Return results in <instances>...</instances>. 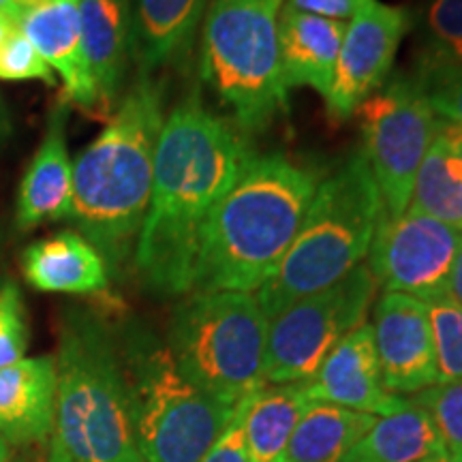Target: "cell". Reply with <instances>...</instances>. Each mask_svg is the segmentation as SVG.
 <instances>
[{
	"label": "cell",
	"mask_w": 462,
	"mask_h": 462,
	"mask_svg": "<svg viewBox=\"0 0 462 462\" xmlns=\"http://www.w3.org/2000/svg\"><path fill=\"white\" fill-rule=\"evenodd\" d=\"M255 150L227 118L190 92L161 129L148 215L133 262L137 276L159 298L195 289L201 236Z\"/></svg>",
	"instance_id": "6da1fadb"
},
{
	"label": "cell",
	"mask_w": 462,
	"mask_h": 462,
	"mask_svg": "<svg viewBox=\"0 0 462 462\" xmlns=\"http://www.w3.org/2000/svg\"><path fill=\"white\" fill-rule=\"evenodd\" d=\"M163 123V88L140 71L106 129L73 163L69 221L95 245L109 273H118L135 253Z\"/></svg>",
	"instance_id": "7a4b0ae2"
},
{
	"label": "cell",
	"mask_w": 462,
	"mask_h": 462,
	"mask_svg": "<svg viewBox=\"0 0 462 462\" xmlns=\"http://www.w3.org/2000/svg\"><path fill=\"white\" fill-rule=\"evenodd\" d=\"M317 184L285 154H253L206 225L193 291L255 293L291 246Z\"/></svg>",
	"instance_id": "3957f363"
},
{
	"label": "cell",
	"mask_w": 462,
	"mask_h": 462,
	"mask_svg": "<svg viewBox=\"0 0 462 462\" xmlns=\"http://www.w3.org/2000/svg\"><path fill=\"white\" fill-rule=\"evenodd\" d=\"M51 439L75 462H143L131 424L118 338L106 317L69 306L58 321Z\"/></svg>",
	"instance_id": "277c9868"
},
{
	"label": "cell",
	"mask_w": 462,
	"mask_h": 462,
	"mask_svg": "<svg viewBox=\"0 0 462 462\" xmlns=\"http://www.w3.org/2000/svg\"><path fill=\"white\" fill-rule=\"evenodd\" d=\"M383 215L371 167L362 152L351 154L317 184L291 246L274 274L255 291L268 321L362 265Z\"/></svg>",
	"instance_id": "5b68a950"
},
{
	"label": "cell",
	"mask_w": 462,
	"mask_h": 462,
	"mask_svg": "<svg viewBox=\"0 0 462 462\" xmlns=\"http://www.w3.org/2000/svg\"><path fill=\"white\" fill-rule=\"evenodd\" d=\"M143 462H201L236 407L184 377L165 338L135 317L114 326Z\"/></svg>",
	"instance_id": "8992f818"
},
{
	"label": "cell",
	"mask_w": 462,
	"mask_h": 462,
	"mask_svg": "<svg viewBox=\"0 0 462 462\" xmlns=\"http://www.w3.org/2000/svg\"><path fill=\"white\" fill-rule=\"evenodd\" d=\"M285 0H212L201 32L199 73L245 135L287 114L279 17Z\"/></svg>",
	"instance_id": "52a82bcc"
},
{
	"label": "cell",
	"mask_w": 462,
	"mask_h": 462,
	"mask_svg": "<svg viewBox=\"0 0 462 462\" xmlns=\"http://www.w3.org/2000/svg\"><path fill=\"white\" fill-rule=\"evenodd\" d=\"M268 328L255 293L190 291L173 306L165 343L184 377L236 407L265 385Z\"/></svg>",
	"instance_id": "ba28073f"
},
{
	"label": "cell",
	"mask_w": 462,
	"mask_h": 462,
	"mask_svg": "<svg viewBox=\"0 0 462 462\" xmlns=\"http://www.w3.org/2000/svg\"><path fill=\"white\" fill-rule=\"evenodd\" d=\"M377 289L368 265H357L332 287L298 300L276 315L268 328L265 383L313 379L334 346L366 321Z\"/></svg>",
	"instance_id": "9c48e42d"
},
{
	"label": "cell",
	"mask_w": 462,
	"mask_h": 462,
	"mask_svg": "<svg viewBox=\"0 0 462 462\" xmlns=\"http://www.w3.org/2000/svg\"><path fill=\"white\" fill-rule=\"evenodd\" d=\"M356 114L364 133L362 154L383 199V217L402 215L421 161L439 133L437 114L413 75L404 73L373 92Z\"/></svg>",
	"instance_id": "30bf717a"
},
{
	"label": "cell",
	"mask_w": 462,
	"mask_h": 462,
	"mask_svg": "<svg viewBox=\"0 0 462 462\" xmlns=\"http://www.w3.org/2000/svg\"><path fill=\"white\" fill-rule=\"evenodd\" d=\"M460 240L462 231L407 208L402 215L379 221L368 270L385 293L426 302L446 293Z\"/></svg>",
	"instance_id": "8fae6325"
},
{
	"label": "cell",
	"mask_w": 462,
	"mask_h": 462,
	"mask_svg": "<svg viewBox=\"0 0 462 462\" xmlns=\"http://www.w3.org/2000/svg\"><path fill=\"white\" fill-rule=\"evenodd\" d=\"M411 26L404 7L362 0L345 28L328 114L334 120L351 118L364 101L390 79L396 51Z\"/></svg>",
	"instance_id": "7c38bea8"
},
{
	"label": "cell",
	"mask_w": 462,
	"mask_h": 462,
	"mask_svg": "<svg viewBox=\"0 0 462 462\" xmlns=\"http://www.w3.org/2000/svg\"><path fill=\"white\" fill-rule=\"evenodd\" d=\"M371 326L381 381L390 394L413 396L439 383L429 310L421 300L383 293Z\"/></svg>",
	"instance_id": "4fadbf2b"
},
{
	"label": "cell",
	"mask_w": 462,
	"mask_h": 462,
	"mask_svg": "<svg viewBox=\"0 0 462 462\" xmlns=\"http://www.w3.org/2000/svg\"><path fill=\"white\" fill-rule=\"evenodd\" d=\"M306 390L315 402L337 404L374 418L401 411L407 404V398L390 394L381 381L373 326L368 321L334 346L313 379L306 381Z\"/></svg>",
	"instance_id": "5bb4252c"
},
{
	"label": "cell",
	"mask_w": 462,
	"mask_h": 462,
	"mask_svg": "<svg viewBox=\"0 0 462 462\" xmlns=\"http://www.w3.org/2000/svg\"><path fill=\"white\" fill-rule=\"evenodd\" d=\"M67 103L48 116L43 142L24 171L17 193L15 227L34 229L43 223L65 221L73 206V161L67 148Z\"/></svg>",
	"instance_id": "9a60e30c"
},
{
	"label": "cell",
	"mask_w": 462,
	"mask_h": 462,
	"mask_svg": "<svg viewBox=\"0 0 462 462\" xmlns=\"http://www.w3.org/2000/svg\"><path fill=\"white\" fill-rule=\"evenodd\" d=\"M20 28L54 75L62 79L67 101L84 109L99 106V92L84 54L78 0L42 5L22 17Z\"/></svg>",
	"instance_id": "2e32d148"
},
{
	"label": "cell",
	"mask_w": 462,
	"mask_h": 462,
	"mask_svg": "<svg viewBox=\"0 0 462 462\" xmlns=\"http://www.w3.org/2000/svg\"><path fill=\"white\" fill-rule=\"evenodd\" d=\"M54 357H24L0 368V437L9 446L50 441L54 435Z\"/></svg>",
	"instance_id": "e0dca14e"
},
{
	"label": "cell",
	"mask_w": 462,
	"mask_h": 462,
	"mask_svg": "<svg viewBox=\"0 0 462 462\" xmlns=\"http://www.w3.org/2000/svg\"><path fill=\"white\" fill-rule=\"evenodd\" d=\"M345 28V22L302 14L282 5L279 51L282 82L287 88H313L328 101Z\"/></svg>",
	"instance_id": "ac0fdd59"
},
{
	"label": "cell",
	"mask_w": 462,
	"mask_h": 462,
	"mask_svg": "<svg viewBox=\"0 0 462 462\" xmlns=\"http://www.w3.org/2000/svg\"><path fill=\"white\" fill-rule=\"evenodd\" d=\"M22 273L28 285L45 293L88 296L109 285V268L101 253L79 231L69 229L28 245Z\"/></svg>",
	"instance_id": "d6986e66"
},
{
	"label": "cell",
	"mask_w": 462,
	"mask_h": 462,
	"mask_svg": "<svg viewBox=\"0 0 462 462\" xmlns=\"http://www.w3.org/2000/svg\"><path fill=\"white\" fill-rule=\"evenodd\" d=\"M84 54L99 103L109 109L118 99L133 54L131 0H78Z\"/></svg>",
	"instance_id": "ffe728a7"
},
{
	"label": "cell",
	"mask_w": 462,
	"mask_h": 462,
	"mask_svg": "<svg viewBox=\"0 0 462 462\" xmlns=\"http://www.w3.org/2000/svg\"><path fill=\"white\" fill-rule=\"evenodd\" d=\"M208 0H137L133 11V56L152 73L189 48Z\"/></svg>",
	"instance_id": "44dd1931"
},
{
	"label": "cell",
	"mask_w": 462,
	"mask_h": 462,
	"mask_svg": "<svg viewBox=\"0 0 462 462\" xmlns=\"http://www.w3.org/2000/svg\"><path fill=\"white\" fill-rule=\"evenodd\" d=\"M315 401L300 383H265L246 398L245 432L253 462H281L293 430Z\"/></svg>",
	"instance_id": "7402d4cb"
},
{
	"label": "cell",
	"mask_w": 462,
	"mask_h": 462,
	"mask_svg": "<svg viewBox=\"0 0 462 462\" xmlns=\"http://www.w3.org/2000/svg\"><path fill=\"white\" fill-rule=\"evenodd\" d=\"M441 454L448 449L430 413L407 398L401 411L374 420L343 462H420Z\"/></svg>",
	"instance_id": "603a6c76"
},
{
	"label": "cell",
	"mask_w": 462,
	"mask_h": 462,
	"mask_svg": "<svg viewBox=\"0 0 462 462\" xmlns=\"http://www.w3.org/2000/svg\"><path fill=\"white\" fill-rule=\"evenodd\" d=\"M374 420V415L315 402L293 430L281 462H343Z\"/></svg>",
	"instance_id": "cb8c5ba5"
},
{
	"label": "cell",
	"mask_w": 462,
	"mask_h": 462,
	"mask_svg": "<svg viewBox=\"0 0 462 462\" xmlns=\"http://www.w3.org/2000/svg\"><path fill=\"white\" fill-rule=\"evenodd\" d=\"M407 208L462 231V161L439 133L421 161Z\"/></svg>",
	"instance_id": "d4e9b609"
},
{
	"label": "cell",
	"mask_w": 462,
	"mask_h": 462,
	"mask_svg": "<svg viewBox=\"0 0 462 462\" xmlns=\"http://www.w3.org/2000/svg\"><path fill=\"white\" fill-rule=\"evenodd\" d=\"M421 48V62H462V0H426Z\"/></svg>",
	"instance_id": "484cf974"
},
{
	"label": "cell",
	"mask_w": 462,
	"mask_h": 462,
	"mask_svg": "<svg viewBox=\"0 0 462 462\" xmlns=\"http://www.w3.org/2000/svg\"><path fill=\"white\" fill-rule=\"evenodd\" d=\"M439 383L462 381V309L448 293L426 300Z\"/></svg>",
	"instance_id": "4316f807"
},
{
	"label": "cell",
	"mask_w": 462,
	"mask_h": 462,
	"mask_svg": "<svg viewBox=\"0 0 462 462\" xmlns=\"http://www.w3.org/2000/svg\"><path fill=\"white\" fill-rule=\"evenodd\" d=\"M413 79L437 118L462 125V62H420Z\"/></svg>",
	"instance_id": "83f0119b"
},
{
	"label": "cell",
	"mask_w": 462,
	"mask_h": 462,
	"mask_svg": "<svg viewBox=\"0 0 462 462\" xmlns=\"http://www.w3.org/2000/svg\"><path fill=\"white\" fill-rule=\"evenodd\" d=\"M409 401L430 413L448 454L462 458V381L430 385Z\"/></svg>",
	"instance_id": "f1b7e54d"
},
{
	"label": "cell",
	"mask_w": 462,
	"mask_h": 462,
	"mask_svg": "<svg viewBox=\"0 0 462 462\" xmlns=\"http://www.w3.org/2000/svg\"><path fill=\"white\" fill-rule=\"evenodd\" d=\"M28 323L24 300L14 281H0V368L24 360Z\"/></svg>",
	"instance_id": "f546056e"
},
{
	"label": "cell",
	"mask_w": 462,
	"mask_h": 462,
	"mask_svg": "<svg viewBox=\"0 0 462 462\" xmlns=\"http://www.w3.org/2000/svg\"><path fill=\"white\" fill-rule=\"evenodd\" d=\"M0 79L5 82H28V79H39V82L56 86V75L48 67V62L39 56L32 48L28 37L15 26L9 32L7 42L0 48Z\"/></svg>",
	"instance_id": "4dcf8cb0"
},
{
	"label": "cell",
	"mask_w": 462,
	"mask_h": 462,
	"mask_svg": "<svg viewBox=\"0 0 462 462\" xmlns=\"http://www.w3.org/2000/svg\"><path fill=\"white\" fill-rule=\"evenodd\" d=\"M246 398L236 404V411L231 415L229 424L218 435L215 446L208 449V454L201 462H253L251 449H248L246 432H245V413H246Z\"/></svg>",
	"instance_id": "1f68e13d"
},
{
	"label": "cell",
	"mask_w": 462,
	"mask_h": 462,
	"mask_svg": "<svg viewBox=\"0 0 462 462\" xmlns=\"http://www.w3.org/2000/svg\"><path fill=\"white\" fill-rule=\"evenodd\" d=\"M360 3L362 0H285L287 7L337 22L351 20Z\"/></svg>",
	"instance_id": "d6a6232c"
},
{
	"label": "cell",
	"mask_w": 462,
	"mask_h": 462,
	"mask_svg": "<svg viewBox=\"0 0 462 462\" xmlns=\"http://www.w3.org/2000/svg\"><path fill=\"white\" fill-rule=\"evenodd\" d=\"M446 293L449 296V300H452V302H456L462 309V240H460L458 253H456L452 273H449Z\"/></svg>",
	"instance_id": "836d02e7"
},
{
	"label": "cell",
	"mask_w": 462,
	"mask_h": 462,
	"mask_svg": "<svg viewBox=\"0 0 462 462\" xmlns=\"http://www.w3.org/2000/svg\"><path fill=\"white\" fill-rule=\"evenodd\" d=\"M439 135L446 140L449 150L462 161V125L446 123V120L439 118Z\"/></svg>",
	"instance_id": "e575fe53"
},
{
	"label": "cell",
	"mask_w": 462,
	"mask_h": 462,
	"mask_svg": "<svg viewBox=\"0 0 462 462\" xmlns=\"http://www.w3.org/2000/svg\"><path fill=\"white\" fill-rule=\"evenodd\" d=\"M11 3H14V9H15V14H17V20L22 22V17H24L26 14H31L32 9L42 7V5L51 3V0H11Z\"/></svg>",
	"instance_id": "d590c367"
},
{
	"label": "cell",
	"mask_w": 462,
	"mask_h": 462,
	"mask_svg": "<svg viewBox=\"0 0 462 462\" xmlns=\"http://www.w3.org/2000/svg\"><path fill=\"white\" fill-rule=\"evenodd\" d=\"M43 462H75V460L65 452V449L58 446L54 439H51V441H50V449H48V456H45Z\"/></svg>",
	"instance_id": "8d00e7d4"
},
{
	"label": "cell",
	"mask_w": 462,
	"mask_h": 462,
	"mask_svg": "<svg viewBox=\"0 0 462 462\" xmlns=\"http://www.w3.org/2000/svg\"><path fill=\"white\" fill-rule=\"evenodd\" d=\"M17 24L14 20H11L9 15H5V14H0V48H3L5 45V42H7V37H9V32L14 31Z\"/></svg>",
	"instance_id": "74e56055"
},
{
	"label": "cell",
	"mask_w": 462,
	"mask_h": 462,
	"mask_svg": "<svg viewBox=\"0 0 462 462\" xmlns=\"http://www.w3.org/2000/svg\"><path fill=\"white\" fill-rule=\"evenodd\" d=\"M7 135H9V118H7V114H5L3 101H0V143H3V140Z\"/></svg>",
	"instance_id": "f35d334b"
},
{
	"label": "cell",
	"mask_w": 462,
	"mask_h": 462,
	"mask_svg": "<svg viewBox=\"0 0 462 462\" xmlns=\"http://www.w3.org/2000/svg\"><path fill=\"white\" fill-rule=\"evenodd\" d=\"M0 14L9 15L11 20H14L17 26H20V20H17V14H15V9H14V3H11V0H0Z\"/></svg>",
	"instance_id": "ab89813d"
},
{
	"label": "cell",
	"mask_w": 462,
	"mask_h": 462,
	"mask_svg": "<svg viewBox=\"0 0 462 462\" xmlns=\"http://www.w3.org/2000/svg\"><path fill=\"white\" fill-rule=\"evenodd\" d=\"M420 462H462V458H456L452 454H441V456H432V458H424Z\"/></svg>",
	"instance_id": "60d3db41"
},
{
	"label": "cell",
	"mask_w": 462,
	"mask_h": 462,
	"mask_svg": "<svg viewBox=\"0 0 462 462\" xmlns=\"http://www.w3.org/2000/svg\"><path fill=\"white\" fill-rule=\"evenodd\" d=\"M11 460V446L0 437V462H9Z\"/></svg>",
	"instance_id": "b9f144b4"
},
{
	"label": "cell",
	"mask_w": 462,
	"mask_h": 462,
	"mask_svg": "<svg viewBox=\"0 0 462 462\" xmlns=\"http://www.w3.org/2000/svg\"><path fill=\"white\" fill-rule=\"evenodd\" d=\"M9 462H32V460L31 458H14V456H11Z\"/></svg>",
	"instance_id": "7bdbcfd3"
}]
</instances>
